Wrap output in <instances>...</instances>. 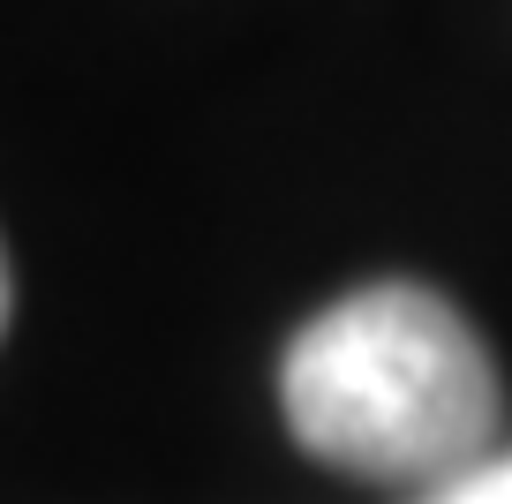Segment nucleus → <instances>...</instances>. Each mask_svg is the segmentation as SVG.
Wrapping results in <instances>:
<instances>
[{"label": "nucleus", "mask_w": 512, "mask_h": 504, "mask_svg": "<svg viewBox=\"0 0 512 504\" xmlns=\"http://www.w3.org/2000/svg\"><path fill=\"white\" fill-rule=\"evenodd\" d=\"M279 407L317 467L445 489L490 459L505 392L482 331L437 286L377 279L294 331L279 362Z\"/></svg>", "instance_id": "nucleus-1"}, {"label": "nucleus", "mask_w": 512, "mask_h": 504, "mask_svg": "<svg viewBox=\"0 0 512 504\" xmlns=\"http://www.w3.org/2000/svg\"><path fill=\"white\" fill-rule=\"evenodd\" d=\"M415 504H512V459H482V467H467L460 482L422 489Z\"/></svg>", "instance_id": "nucleus-2"}, {"label": "nucleus", "mask_w": 512, "mask_h": 504, "mask_svg": "<svg viewBox=\"0 0 512 504\" xmlns=\"http://www.w3.org/2000/svg\"><path fill=\"white\" fill-rule=\"evenodd\" d=\"M0 331H8V264H0Z\"/></svg>", "instance_id": "nucleus-3"}]
</instances>
